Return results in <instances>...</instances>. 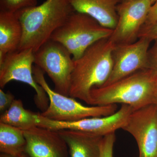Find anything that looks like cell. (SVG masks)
I'll list each match as a JSON object with an SVG mask.
<instances>
[{
  "instance_id": "cell-28",
  "label": "cell",
  "mask_w": 157,
  "mask_h": 157,
  "mask_svg": "<svg viewBox=\"0 0 157 157\" xmlns=\"http://www.w3.org/2000/svg\"><path fill=\"white\" fill-rule=\"evenodd\" d=\"M156 85H157V83H156Z\"/></svg>"
},
{
  "instance_id": "cell-21",
  "label": "cell",
  "mask_w": 157,
  "mask_h": 157,
  "mask_svg": "<svg viewBox=\"0 0 157 157\" xmlns=\"http://www.w3.org/2000/svg\"><path fill=\"white\" fill-rule=\"evenodd\" d=\"M144 37L150 41L157 39V22L150 25H144L141 28L138 35V39Z\"/></svg>"
},
{
  "instance_id": "cell-25",
  "label": "cell",
  "mask_w": 157,
  "mask_h": 157,
  "mask_svg": "<svg viewBox=\"0 0 157 157\" xmlns=\"http://www.w3.org/2000/svg\"><path fill=\"white\" fill-rule=\"evenodd\" d=\"M153 103L157 105V92L155 94L154 98L153 100Z\"/></svg>"
},
{
  "instance_id": "cell-5",
  "label": "cell",
  "mask_w": 157,
  "mask_h": 157,
  "mask_svg": "<svg viewBox=\"0 0 157 157\" xmlns=\"http://www.w3.org/2000/svg\"><path fill=\"white\" fill-rule=\"evenodd\" d=\"M44 73L36 66H33L34 79L44 90L49 99L48 108L40 113L46 118L57 121L73 122L87 118L112 115L118 109L117 104L84 106L74 98L61 94L51 88L46 81Z\"/></svg>"
},
{
  "instance_id": "cell-6",
  "label": "cell",
  "mask_w": 157,
  "mask_h": 157,
  "mask_svg": "<svg viewBox=\"0 0 157 157\" xmlns=\"http://www.w3.org/2000/svg\"><path fill=\"white\" fill-rule=\"evenodd\" d=\"M34 57L35 65L48 75L54 90L69 97L74 60L67 49L50 39L34 52Z\"/></svg>"
},
{
  "instance_id": "cell-24",
  "label": "cell",
  "mask_w": 157,
  "mask_h": 157,
  "mask_svg": "<svg viewBox=\"0 0 157 157\" xmlns=\"http://www.w3.org/2000/svg\"><path fill=\"white\" fill-rule=\"evenodd\" d=\"M0 157H30L28 155H27L25 153H23L22 154L19 155H9L7 154H5L1 153L0 154Z\"/></svg>"
},
{
  "instance_id": "cell-18",
  "label": "cell",
  "mask_w": 157,
  "mask_h": 157,
  "mask_svg": "<svg viewBox=\"0 0 157 157\" xmlns=\"http://www.w3.org/2000/svg\"><path fill=\"white\" fill-rule=\"evenodd\" d=\"M38 0H0V12L15 13L37 6Z\"/></svg>"
},
{
  "instance_id": "cell-17",
  "label": "cell",
  "mask_w": 157,
  "mask_h": 157,
  "mask_svg": "<svg viewBox=\"0 0 157 157\" xmlns=\"http://www.w3.org/2000/svg\"><path fill=\"white\" fill-rule=\"evenodd\" d=\"M26 140L24 131L18 128L0 123V152L11 155L25 153Z\"/></svg>"
},
{
  "instance_id": "cell-4",
  "label": "cell",
  "mask_w": 157,
  "mask_h": 157,
  "mask_svg": "<svg viewBox=\"0 0 157 157\" xmlns=\"http://www.w3.org/2000/svg\"><path fill=\"white\" fill-rule=\"evenodd\" d=\"M113 32L88 14L74 11L50 39L66 47L75 60L96 42L109 38Z\"/></svg>"
},
{
  "instance_id": "cell-9",
  "label": "cell",
  "mask_w": 157,
  "mask_h": 157,
  "mask_svg": "<svg viewBox=\"0 0 157 157\" xmlns=\"http://www.w3.org/2000/svg\"><path fill=\"white\" fill-rule=\"evenodd\" d=\"M134 137L139 157H157V105L152 103L134 110L122 128Z\"/></svg>"
},
{
  "instance_id": "cell-16",
  "label": "cell",
  "mask_w": 157,
  "mask_h": 157,
  "mask_svg": "<svg viewBox=\"0 0 157 157\" xmlns=\"http://www.w3.org/2000/svg\"><path fill=\"white\" fill-rule=\"evenodd\" d=\"M38 114L25 109L21 100L15 99L9 109L1 114L0 123L25 131L37 126Z\"/></svg>"
},
{
  "instance_id": "cell-15",
  "label": "cell",
  "mask_w": 157,
  "mask_h": 157,
  "mask_svg": "<svg viewBox=\"0 0 157 157\" xmlns=\"http://www.w3.org/2000/svg\"><path fill=\"white\" fill-rule=\"evenodd\" d=\"M22 35V25L15 13L0 12V61L18 49Z\"/></svg>"
},
{
  "instance_id": "cell-27",
  "label": "cell",
  "mask_w": 157,
  "mask_h": 157,
  "mask_svg": "<svg viewBox=\"0 0 157 157\" xmlns=\"http://www.w3.org/2000/svg\"><path fill=\"white\" fill-rule=\"evenodd\" d=\"M149 1H150L151 2V4L153 5V4L154 3L157 1V0H149Z\"/></svg>"
},
{
  "instance_id": "cell-26",
  "label": "cell",
  "mask_w": 157,
  "mask_h": 157,
  "mask_svg": "<svg viewBox=\"0 0 157 157\" xmlns=\"http://www.w3.org/2000/svg\"><path fill=\"white\" fill-rule=\"evenodd\" d=\"M133 0H121V3L124 2H129V1H132Z\"/></svg>"
},
{
  "instance_id": "cell-7",
  "label": "cell",
  "mask_w": 157,
  "mask_h": 157,
  "mask_svg": "<svg viewBox=\"0 0 157 157\" xmlns=\"http://www.w3.org/2000/svg\"><path fill=\"white\" fill-rule=\"evenodd\" d=\"M34 52L31 48L17 50L6 54L0 61V87L2 89L12 81L21 82L34 89V100L37 107L45 111L49 105L47 94L34 79Z\"/></svg>"
},
{
  "instance_id": "cell-20",
  "label": "cell",
  "mask_w": 157,
  "mask_h": 157,
  "mask_svg": "<svg viewBox=\"0 0 157 157\" xmlns=\"http://www.w3.org/2000/svg\"><path fill=\"white\" fill-rule=\"evenodd\" d=\"M154 44L149 48L147 54V69L157 77V39L153 41Z\"/></svg>"
},
{
  "instance_id": "cell-3",
  "label": "cell",
  "mask_w": 157,
  "mask_h": 157,
  "mask_svg": "<svg viewBox=\"0 0 157 157\" xmlns=\"http://www.w3.org/2000/svg\"><path fill=\"white\" fill-rule=\"evenodd\" d=\"M157 77L148 69L139 70L110 84L95 87L90 94V105L121 104L134 110L153 103L157 92Z\"/></svg>"
},
{
  "instance_id": "cell-19",
  "label": "cell",
  "mask_w": 157,
  "mask_h": 157,
  "mask_svg": "<svg viewBox=\"0 0 157 157\" xmlns=\"http://www.w3.org/2000/svg\"><path fill=\"white\" fill-rule=\"evenodd\" d=\"M116 140L115 133L106 135L102 140L101 157H113V150Z\"/></svg>"
},
{
  "instance_id": "cell-2",
  "label": "cell",
  "mask_w": 157,
  "mask_h": 157,
  "mask_svg": "<svg viewBox=\"0 0 157 157\" xmlns=\"http://www.w3.org/2000/svg\"><path fill=\"white\" fill-rule=\"evenodd\" d=\"M74 11L70 0H46L39 6L17 11L15 14L23 30L18 49L31 48L36 52Z\"/></svg>"
},
{
  "instance_id": "cell-8",
  "label": "cell",
  "mask_w": 157,
  "mask_h": 157,
  "mask_svg": "<svg viewBox=\"0 0 157 157\" xmlns=\"http://www.w3.org/2000/svg\"><path fill=\"white\" fill-rule=\"evenodd\" d=\"M134 110L131 106L122 104L121 108L112 115L103 117L87 118L73 122L51 120L39 113L37 126L53 130H76L104 137L114 133L118 129H122L129 116Z\"/></svg>"
},
{
  "instance_id": "cell-22",
  "label": "cell",
  "mask_w": 157,
  "mask_h": 157,
  "mask_svg": "<svg viewBox=\"0 0 157 157\" xmlns=\"http://www.w3.org/2000/svg\"><path fill=\"white\" fill-rule=\"evenodd\" d=\"M15 100L14 96L9 91L6 93L2 89H0V112L1 113L6 111Z\"/></svg>"
},
{
  "instance_id": "cell-14",
  "label": "cell",
  "mask_w": 157,
  "mask_h": 157,
  "mask_svg": "<svg viewBox=\"0 0 157 157\" xmlns=\"http://www.w3.org/2000/svg\"><path fill=\"white\" fill-rule=\"evenodd\" d=\"M74 11L88 14L107 28L114 29L117 24V5L121 0H70Z\"/></svg>"
},
{
  "instance_id": "cell-12",
  "label": "cell",
  "mask_w": 157,
  "mask_h": 157,
  "mask_svg": "<svg viewBox=\"0 0 157 157\" xmlns=\"http://www.w3.org/2000/svg\"><path fill=\"white\" fill-rule=\"evenodd\" d=\"M23 131L30 157H69L67 145L56 130L36 126Z\"/></svg>"
},
{
  "instance_id": "cell-13",
  "label": "cell",
  "mask_w": 157,
  "mask_h": 157,
  "mask_svg": "<svg viewBox=\"0 0 157 157\" xmlns=\"http://www.w3.org/2000/svg\"><path fill=\"white\" fill-rule=\"evenodd\" d=\"M56 131L67 145L69 157H101L103 136L70 129Z\"/></svg>"
},
{
  "instance_id": "cell-11",
  "label": "cell",
  "mask_w": 157,
  "mask_h": 157,
  "mask_svg": "<svg viewBox=\"0 0 157 157\" xmlns=\"http://www.w3.org/2000/svg\"><path fill=\"white\" fill-rule=\"evenodd\" d=\"M151 41L144 37L134 43L115 45L112 51L113 67L104 85L110 84L139 70L147 69V54Z\"/></svg>"
},
{
  "instance_id": "cell-23",
  "label": "cell",
  "mask_w": 157,
  "mask_h": 157,
  "mask_svg": "<svg viewBox=\"0 0 157 157\" xmlns=\"http://www.w3.org/2000/svg\"><path fill=\"white\" fill-rule=\"evenodd\" d=\"M156 22H157V0L151 7L144 25L151 24Z\"/></svg>"
},
{
  "instance_id": "cell-1",
  "label": "cell",
  "mask_w": 157,
  "mask_h": 157,
  "mask_svg": "<svg viewBox=\"0 0 157 157\" xmlns=\"http://www.w3.org/2000/svg\"><path fill=\"white\" fill-rule=\"evenodd\" d=\"M114 46L109 38L101 39L74 60L69 97L89 104L91 90L104 85L112 72Z\"/></svg>"
},
{
  "instance_id": "cell-10",
  "label": "cell",
  "mask_w": 157,
  "mask_h": 157,
  "mask_svg": "<svg viewBox=\"0 0 157 157\" xmlns=\"http://www.w3.org/2000/svg\"><path fill=\"white\" fill-rule=\"evenodd\" d=\"M152 5L149 0H133L119 3L117 7V24L109 40L115 45L131 44L137 41Z\"/></svg>"
}]
</instances>
